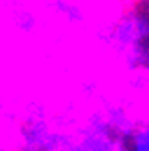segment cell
Here are the masks:
<instances>
[{
    "instance_id": "6da1fadb",
    "label": "cell",
    "mask_w": 149,
    "mask_h": 151,
    "mask_svg": "<svg viewBox=\"0 0 149 151\" xmlns=\"http://www.w3.org/2000/svg\"><path fill=\"white\" fill-rule=\"evenodd\" d=\"M102 40L110 45L119 56L137 45L149 42V7L140 0L131 2L128 9H124L117 20L111 24Z\"/></svg>"
},
{
    "instance_id": "7a4b0ae2",
    "label": "cell",
    "mask_w": 149,
    "mask_h": 151,
    "mask_svg": "<svg viewBox=\"0 0 149 151\" xmlns=\"http://www.w3.org/2000/svg\"><path fill=\"white\" fill-rule=\"evenodd\" d=\"M119 140L110 133L102 110H94L86 122L76 129L74 151H115Z\"/></svg>"
},
{
    "instance_id": "3957f363",
    "label": "cell",
    "mask_w": 149,
    "mask_h": 151,
    "mask_svg": "<svg viewBox=\"0 0 149 151\" xmlns=\"http://www.w3.org/2000/svg\"><path fill=\"white\" fill-rule=\"evenodd\" d=\"M52 131V126L47 119V110L40 103H31L25 108V113L20 122V149L22 151H42L47 144V139Z\"/></svg>"
},
{
    "instance_id": "277c9868",
    "label": "cell",
    "mask_w": 149,
    "mask_h": 151,
    "mask_svg": "<svg viewBox=\"0 0 149 151\" xmlns=\"http://www.w3.org/2000/svg\"><path fill=\"white\" fill-rule=\"evenodd\" d=\"M101 110L104 113V121H106V126L110 129V133L113 135L115 139H120V140L128 142L129 137L133 135L137 122L129 117L128 111L122 106H119V104L106 103Z\"/></svg>"
},
{
    "instance_id": "5b68a950",
    "label": "cell",
    "mask_w": 149,
    "mask_h": 151,
    "mask_svg": "<svg viewBox=\"0 0 149 151\" xmlns=\"http://www.w3.org/2000/svg\"><path fill=\"white\" fill-rule=\"evenodd\" d=\"M74 146H76V133L52 126L47 144L42 151H74Z\"/></svg>"
},
{
    "instance_id": "8992f818",
    "label": "cell",
    "mask_w": 149,
    "mask_h": 151,
    "mask_svg": "<svg viewBox=\"0 0 149 151\" xmlns=\"http://www.w3.org/2000/svg\"><path fill=\"white\" fill-rule=\"evenodd\" d=\"M50 7L58 13L61 18H65L67 22H70V24L83 22V18H85L83 9L79 7V4L72 2V0H52Z\"/></svg>"
},
{
    "instance_id": "52a82bcc",
    "label": "cell",
    "mask_w": 149,
    "mask_h": 151,
    "mask_svg": "<svg viewBox=\"0 0 149 151\" xmlns=\"http://www.w3.org/2000/svg\"><path fill=\"white\" fill-rule=\"evenodd\" d=\"M128 151H149V122L137 124L128 140Z\"/></svg>"
},
{
    "instance_id": "ba28073f",
    "label": "cell",
    "mask_w": 149,
    "mask_h": 151,
    "mask_svg": "<svg viewBox=\"0 0 149 151\" xmlns=\"http://www.w3.org/2000/svg\"><path fill=\"white\" fill-rule=\"evenodd\" d=\"M14 25L22 32H31L36 27V16L32 13H29L27 9H20L14 16Z\"/></svg>"
},
{
    "instance_id": "9c48e42d",
    "label": "cell",
    "mask_w": 149,
    "mask_h": 151,
    "mask_svg": "<svg viewBox=\"0 0 149 151\" xmlns=\"http://www.w3.org/2000/svg\"><path fill=\"white\" fill-rule=\"evenodd\" d=\"M140 2H142V4H145V6L149 7V0H140Z\"/></svg>"
},
{
    "instance_id": "30bf717a",
    "label": "cell",
    "mask_w": 149,
    "mask_h": 151,
    "mask_svg": "<svg viewBox=\"0 0 149 151\" xmlns=\"http://www.w3.org/2000/svg\"><path fill=\"white\" fill-rule=\"evenodd\" d=\"M18 151H22V149H18Z\"/></svg>"
}]
</instances>
